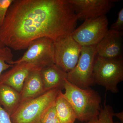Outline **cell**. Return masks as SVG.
I'll return each mask as SVG.
<instances>
[{"instance_id":"5bb4252c","label":"cell","mask_w":123,"mask_h":123,"mask_svg":"<svg viewBox=\"0 0 123 123\" xmlns=\"http://www.w3.org/2000/svg\"><path fill=\"white\" fill-rule=\"evenodd\" d=\"M20 104V93L10 86L0 82V106L10 116Z\"/></svg>"},{"instance_id":"9a60e30c","label":"cell","mask_w":123,"mask_h":123,"mask_svg":"<svg viewBox=\"0 0 123 123\" xmlns=\"http://www.w3.org/2000/svg\"><path fill=\"white\" fill-rule=\"evenodd\" d=\"M56 114L60 123H74L76 119L75 111L62 90H60L55 101Z\"/></svg>"},{"instance_id":"6da1fadb","label":"cell","mask_w":123,"mask_h":123,"mask_svg":"<svg viewBox=\"0 0 123 123\" xmlns=\"http://www.w3.org/2000/svg\"><path fill=\"white\" fill-rule=\"evenodd\" d=\"M78 20L68 0H13L0 27L1 46L21 50L40 38L55 41L71 35Z\"/></svg>"},{"instance_id":"277c9868","label":"cell","mask_w":123,"mask_h":123,"mask_svg":"<svg viewBox=\"0 0 123 123\" xmlns=\"http://www.w3.org/2000/svg\"><path fill=\"white\" fill-rule=\"evenodd\" d=\"M94 84L113 93L119 92L118 85L123 80V58L106 59L96 55L93 73Z\"/></svg>"},{"instance_id":"d6986e66","label":"cell","mask_w":123,"mask_h":123,"mask_svg":"<svg viewBox=\"0 0 123 123\" xmlns=\"http://www.w3.org/2000/svg\"><path fill=\"white\" fill-rule=\"evenodd\" d=\"M13 0H0V27L4 22L9 8Z\"/></svg>"},{"instance_id":"7c38bea8","label":"cell","mask_w":123,"mask_h":123,"mask_svg":"<svg viewBox=\"0 0 123 123\" xmlns=\"http://www.w3.org/2000/svg\"><path fill=\"white\" fill-rule=\"evenodd\" d=\"M40 71H32L25 79L20 92L21 103L37 98L46 92Z\"/></svg>"},{"instance_id":"4fadbf2b","label":"cell","mask_w":123,"mask_h":123,"mask_svg":"<svg viewBox=\"0 0 123 123\" xmlns=\"http://www.w3.org/2000/svg\"><path fill=\"white\" fill-rule=\"evenodd\" d=\"M40 72L45 92L54 89H63L67 73L55 64L45 66Z\"/></svg>"},{"instance_id":"ac0fdd59","label":"cell","mask_w":123,"mask_h":123,"mask_svg":"<svg viewBox=\"0 0 123 123\" xmlns=\"http://www.w3.org/2000/svg\"><path fill=\"white\" fill-rule=\"evenodd\" d=\"M55 103V102L45 113L41 123H60L56 111Z\"/></svg>"},{"instance_id":"30bf717a","label":"cell","mask_w":123,"mask_h":123,"mask_svg":"<svg viewBox=\"0 0 123 123\" xmlns=\"http://www.w3.org/2000/svg\"><path fill=\"white\" fill-rule=\"evenodd\" d=\"M45 66L42 65L23 62L14 64L11 68L0 76V82L8 85L21 92L23 86L30 73L41 70Z\"/></svg>"},{"instance_id":"8fae6325","label":"cell","mask_w":123,"mask_h":123,"mask_svg":"<svg viewBox=\"0 0 123 123\" xmlns=\"http://www.w3.org/2000/svg\"><path fill=\"white\" fill-rule=\"evenodd\" d=\"M123 32L109 29L100 42L95 46L96 55L106 59L123 58Z\"/></svg>"},{"instance_id":"8992f818","label":"cell","mask_w":123,"mask_h":123,"mask_svg":"<svg viewBox=\"0 0 123 123\" xmlns=\"http://www.w3.org/2000/svg\"><path fill=\"white\" fill-rule=\"evenodd\" d=\"M108 24L106 15L87 19L75 29L71 36L82 47L96 46L107 33Z\"/></svg>"},{"instance_id":"7a4b0ae2","label":"cell","mask_w":123,"mask_h":123,"mask_svg":"<svg viewBox=\"0 0 123 123\" xmlns=\"http://www.w3.org/2000/svg\"><path fill=\"white\" fill-rule=\"evenodd\" d=\"M64 89V95L72 106L77 119L85 123L98 117L101 109V98L98 92L90 88H79L67 79Z\"/></svg>"},{"instance_id":"ffe728a7","label":"cell","mask_w":123,"mask_h":123,"mask_svg":"<svg viewBox=\"0 0 123 123\" xmlns=\"http://www.w3.org/2000/svg\"><path fill=\"white\" fill-rule=\"evenodd\" d=\"M110 30L122 32L123 30V8H122L118 13V18L116 21L112 24Z\"/></svg>"},{"instance_id":"3957f363","label":"cell","mask_w":123,"mask_h":123,"mask_svg":"<svg viewBox=\"0 0 123 123\" xmlns=\"http://www.w3.org/2000/svg\"><path fill=\"white\" fill-rule=\"evenodd\" d=\"M60 90H51L37 98L20 104L10 116L12 123H41L45 113L55 103Z\"/></svg>"},{"instance_id":"ba28073f","label":"cell","mask_w":123,"mask_h":123,"mask_svg":"<svg viewBox=\"0 0 123 123\" xmlns=\"http://www.w3.org/2000/svg\"><path fill=\"white\" fill-rule=\"evenodd\" d=\"M22 57L15 61L10 62V65L26 62L39 64L46 66L55 64L54 41L47 37L35 40L27 49Z\"/></svg>"},{"instance_id":"2e32d148","label":"cell","mask_w":123,"mask_h":123,"mask_svg":"<svg viewBox=\"0 0 123 123\" xmlns=\"http://www.w3.org/2000/svg\"><path fill=\"white\" fill-rule=\"evenodd\" d=\"M112 107L109 105H105L101 107L98 117L93 120L83 123H117L113 120L114 114Z\"/></svg>"},{"instance_id":"9c48e42d","label":"cell","mask_w":123,"mask_h":123,"mask_svg":"<svg viewBox=\"0 0 123 123\" xmlns=\"http://www.w3.org/2000/svg\"><path fill=\"white\" fill-rule=\"evenodd\" d=\"M72 6L79 20L95 18L106 14L114 7V0H68Z\"/></svg>"},{"instance_id":"7402d4cb","label":"cell","mask_w":123,"mask_h":123,"mask_svg":"<svg viewBox=\"0 0 123 123\" xmlns=\"http://www.w3.org/2000/svg\"><path fill=\"white\" fill-rule=\"evenodd\" d=\"M114 116H116L120 120L121 123H123V111L114 114Z\"/></svg>"},{"instance_id":"5b68a950","label":"cell","mask_w":123,"mask_h":123,"mask_svg":"<svg viewBox=\"0 0 123 123\" xmlns=\"http://www.w3.org/2000/svg\"><path fill=\"white\" fill-rule=\"evenodd\" d=\"M95 55V46H83L76 65L67 73V80L81 89H87L94 85L93 73Z\"/></svg>"},{"instance_id":"52a82bcc","label":"cell","mask_w":123,"mask_h":123,"mask_svg":"<svg viewBox=\"0 0 123 123\" xmlns=\"http://www.w3.org/2000/svg\"><path fill=\"white\" fill-rule=\"evenodd\" d=\"M82 47L71 35L63 36L55 40V64L65 72H70L77 63Z\"/></svg>"},{"instance_id":"e0dca14e","label":"cell","mask_w":123,"mask_h":123,"mask_svg":"<svg viewBox=\"0 0 123 123\" xmlns=\"http://www.w3.org/2000/svg\"><path fill=\"white\" fill-rule=\"evenodd\" d=\"M13 55L11 49L7 47H0V76L2 73L13 66L8 63L13 61Z\"/></svg>"},{"instance_id":"603a6c76","label":"cell","mask_w":123,"mask_h":123,"mask_svg":"<svg viewBox=\"0 0 123 123\" xmlns=\"http://www.w3.org/2000/svg\"><path fill=\"white\" fill-rule=\"evenodd\" d=\"M0 47H2L1 46L0 43Z\"/></svg>"},{"instance_id":"44dd1931","label":"cell","mask_w":123,"mask_h":123,"mask_svg":"<svg viewBox=\"0 0 123 123\" xmlns=\"http://www.w3.org/2000/svg\"><path fill=\"white\" fill-rule=\"evenodd\" d=\"M0 123H13L10 116L1 106H0Z\"/></svg>"}]
</instances>
